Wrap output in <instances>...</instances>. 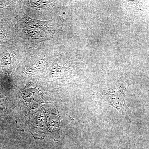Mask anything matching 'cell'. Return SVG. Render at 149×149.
I'll return each mask as SVG.
<instances>
[{"mask_svg":"<svg viewBox=\"0 0 149 149\" xmlns=\"http://www.w3.org/2000/svg\"><path fill=\"white\" fill-rule=\"evenodd\" d=\"M22 20L20 21L23 22L22 28L24 29V31L28 35V37L32 42L35 41L39 42L40 40L42 41L43 39H46L47 35H46L47 31L45 22H40L37 20L31 19L27 16L22 17Z\"/></svg>","mask_w":149,"mask_h":149,"instance_id":"6da1fadb","label":"cell"},{"mask_svg":"<svg viewBox=\"0 0 149 149\" xmlns=\"http://www.w3.org/2000/svg\"><path fill=\"white\" fill-rule=\"evenodd\" d=\"M7 41V36L5 31L0 27V44L6 43Z\"/></svg>","mask_w":149,"mask_h":149,"instance_id":"7a4b0ae2","label":"cell"}]
</instances>
